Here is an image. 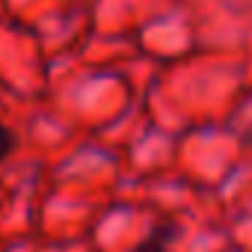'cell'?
<instances>
[{"label": "cell", "mask_w": 252, "mask_h": 252, "mask_svg": "<svg viewBox=\"0 0 252 252\" xmlns=\"http://www.w3.org/2000/svg\"><path fill=\"white\" fill-rule=\"evenodd\" d=\"M12 149H15V134L6 128V125H0V160L9 158V155H12Z\"/></svg>", "instance_id": "6da1fadb"}]
</instances>
